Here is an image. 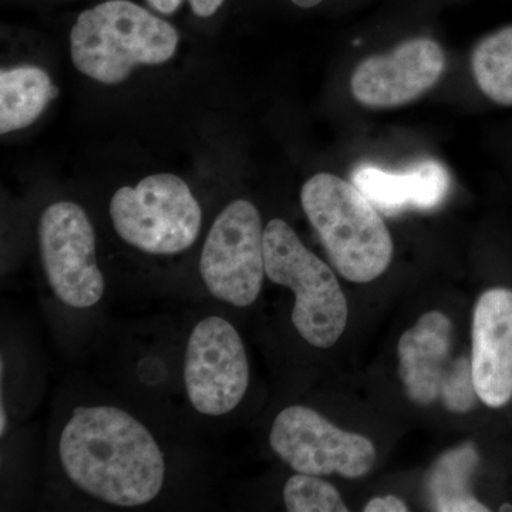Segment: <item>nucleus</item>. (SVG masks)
Returning a JSON list of instances; mask_svg holds the SVG:
<instances>
[{
    "instance_id": "15",
    "label": "nucleus",
    "mask_w": 512,
    "mask_h": 512,
    "mask_svg": "<svg viewBox=\"0 0 512 512\" xmlns=\"http://www.w3.org/2000/svg\"><path fill=\"white\" fill-rule=\"evenodd\" d=\"M477 464L478 451L473 443L453 448L437 460L427 478V493L434 511H490L471 494L470 480Z\"/></svg>"
},
{
    "instance_id": "22",
    "label": "nucleus",
    "mask_w": 512,
    "mask_h": 512,
    "mask_svg": "<svg viewBox=\"0 0 512 512\" xmlns=\"http://www.w3.org/2000/svg\"><path fill=\"white\" fill-rule=\"evenodd\" d=\"M320 2H323V0H292V3L303 9L313 8V6L319 5Z\"/></svg>"
},
{
    "instance_id": "5",
    "label": "nucleus",
    "mask_w": 512,
    "mask_h": 512,
    "mask_svg": "<svg viewBox=\"0 0 512 512\" xmlns=\"http://www.w3.org/2000/svg\"><path fill=\"white\" fill-rule=\"evenodd\" d=\"M117 235L150 255H175L197 241L202 225L200 202L174 174H154L136 187H123L110 201Z\"/></svg>"
},
{
    "instance_id": "3",
    "label": "nucleus",
    "mask_w": 512,
    "mask_h": 512,
    "mask_svg": "<svg viewBox=\"0 0 512 512\" xmlns=\"http://www.w3.org/2000/svg\"><path fill=\"white\" fill-rule=\"evenodd\" d=\"M301 202L343 278L367 284L386 272L393 258L392 237L375 205L355 184L316 174L303 184Z\"/></svg>"
},
{
    "instance_id": "20",
    "label": "nucleus",
    "mask_w": 512,
    "mask_h": 512,
    "mask_svg": "<svg viewBox=\"0 0 512 512\" xmlns=\"http://www.w3.org/2000/svg\"><path fill=\"white\" fill-rule=\"evenodd\" d=\"M184 0H147L148 5L163 15H173L180 8Z\"/></svg>"
},
{
    "instance_id": "13",
    "label": "nucleus",
    "mask_w": 512,
    "mask_h": 512,
    "mask_svg": "<svg viewBox=\"0 0 512 512\" xmlns=\"http://www.w3.org/2000/svg\"><path fill=\"white\" fill-rule=\"evenodd\" d=\"M352 181L386 215L399 214L407 208L434 210L447 197L451 184L446 167L433 160L403 173L362 165L353 173Z\"/></svg>"
},
{
    "instance_id": "14",
    "label": "nucleus",
    "mask_w": 512,
    "mask_h": 512,
    "mask_svg": "<svg viewBox=\"0 0 512 512\" xmlns=\"http://www.w3.org/2000/svg\"><path fill=\"white\" fill-rule=\"evenodd\" d=\"M57 93L49 74L40 67L26 64L2 70L0 133H12L35 123Z\"/></svg>"
},
{
    "instance_id": "17",
    "label": "nucleus",
    "mask_w": 512,
    "mask_h": 512,
    "mask_svg": "<svg viewBox=\"0 0 512 512\" xmlns=\"http://www.w3.org/2000/svg\"><path fill=\"white\" fill-rule=\"evenodd\" d=\"M284 503L289 512H348V505L332 484L319 476L298 473L286 481Z\"/></svg>"
},
{
    "instance_id": "11",
    "label": "nucleus",
    "mask_w": 512,
    "mask_h": 512,
    "mask_svg": "<svg viewBox=\"0 0 512 512\" xmlns=\"http://www.w3.org/2000/svg\"><path fill=\"white\" fill-rule=\"evenodd\" d=\"M446 56L431 39H410L386 55L367 57L350 79L353 97L370 109H392L419 99L439 82Z\"/></svg>"
},
{
    "instance_id": "2",
    "label": "nucleus",
    "mask_w": 512,
    "mask_h": 512,
    "mask_svg": "<svg viewBox=\"0 0 512 512\" xmlns=\"http://www.w3.org/2000/svg\"><path fill=\"white\" fill-rule=\"evenodd\" d=\"M177 30L130 0L84 10L70 33L74 66L90 79L119 84L138 66H157L177 52Z\"/></svg>"
},
{
    "instance_id": "10",
    "label": "nucleus",
    "mask_w": 512,
    "mask_h": 512,
    "mask_svg": "<svg viewBox=\"0 0 512 512\" xmlns=\"http://www.w3.org/2000/svg\"><path fill=\"white\" fill-rule=\"evenodd\" d=\"M184 384L191 406L204 416H225L244 399L249 386L247 349L227 319L207 316L192 329Z\"/></svg>"
},
{
    "instance_id": "7",
    "label": "nucleus",
    "mask_w": 512,
    "mask_h": 512,
    "mask_svg": "<svg viewBox=\"0 0 512 512\" xmlns=\"http://www.w3.org/2000/svg\"><path fill=\"white\" fill-rule=\"evenodd\" d=\"M264 227L252 202L232 201L215 218L202 247L200 274L218 301L247 308L265 279Z\"/></svg>"
},
{
    "instance_id": "1",
    "label": "nucleus",
    "mask_w": 512,
    "mask_h": 512,
    "mask_svg": "<svg viewBox=\"0 0 512 512\" xmlns=\"http://www.w3.org/2000/svg\"><path fill=\"white\" fill-rule=\"evenodd\" d=\"M59 458L77 490L114 507H141L164 487L165 458L156 437L119 407L74 409L60 433Z\"/></svg>"
},
{
    "instance_id": "19",
    "label": "nucleus",
    "mask_w": 512,
    "mask_h": 512,
    "mask_svg": "<svg viewBox=\"0 0 512 512\" xmlns=\"http://www.w3.org/2000/svg\"><path fill=\"white\" fill-rule=\"evenodd\" d=\"M224 0H190L192 12L200 18H210L221 8Z\"/></svg>"
},
{
    "instance_id": "8",
    "label": "nucleus",
    "mask_w": 512,
    "mask_h": 512,
    "mask_svg": "<svg viewBox=\"0 0 512 512\" xmlns=\"http://www.w3.org/2000/svg\"><path fill=\"white\" fill-rule=\"evenodd\" d=\"M43 269L56 298L73 309H89L103 299L106 281L97 262L96 232L79 204L59 201L39 221Z\"/></svg>"
},
{
    "instance_id": "6",
    "label": "nucleus",
    "mask_w": 512,
    "mask_h": 512,
    "mask_svg": "<svg viewBox=\"0 0 512 512\" xmlns=\"http://www.w3.org/2000/svg\"><path fill=\"white\" fill-rule=\"evenodd\" d=\"M399 375L413 403L429 406L441 399L448 412L476 407L471 359L453 356V325L444 313H424L397 345Z\"/></svg>"
},
{
    "instance_id": "21",
    "label": "nucleus",
    "mask_w": 512,
    "mask_h": 512,
    "mask_svg": "<svg viewBox=\"0 0 512 512\" xmlns=\"http://www.w3.org/2000/svg\"><path fill=\"white\" fill-rule=\"evenodd\" d=\"M9 417L5 410V403L2 400V406H0V434L2 437L5 436L6 430H8Z\"/></svg>"
},
{
    "instance_id": "16",
    "label": "nucleus",
    "mask_w": 512,
    "mask_h": 512,
    "mask_svg": "<svg viewBox=\"0 0 512 512\" xmlns=\"http://www.w3.org/2000/svg\"><path fill=\"white\" fill-rule=\"evenodd\" d=\"M481 92L500 106H512V26L485 36L471 56Z\"/></svg>"
},
{
    "instance_id": "18",
    "label": "nucleus",
    "mask_w": 512,
    "mask_h": 512,
    "mask_svg": "<svg viewBox=\"0 0 512 512\" xmlns=\"http://www.w3.org/2000/svg\"><path fill=\"white\" fill-rule=\"evenodd\" d=\"M365 512H407L409 507L394 495L373 498L366 504Z\"/></svg>"
},
{
    "instance_id": "12",
    "label": "nucleus",
    "mask_w": 512,
    "mask_h": 512,
    "mask_svg": "<svg viewBox=\"0 0 512 512\" xmlns=\"http://www.w3.org/2000/svg\"><path fill=\"white\" fill-rule=\"evenodd\" d=\"M471 369L478 399L500 409L512 400V291L493 288L476 303Z\"/></svg>"
},
{
    "instance_id": "23",
    "label": "nucleus",
    "mask_w": 512,
    "mask_h": 512,
    "mask_svg": "<svg viewBox=\"0 0 512 512\" xmlns=\"http://www.w3.org/2000/svg\"><path fill=\"white\" fill-rule=\"evenodd\" d=\"M500 511H512L511 505H503V507L500 508Z\"/></svg>"
},
{
    "instance_id": "4",
    "label": "nucleus",
    "mask_w": 512,
    "mask_h": 512,
    "mask_svg": "<svg viewBox=\"0 0 512 512\" xmlns=\"http://www.w3.org/2000/svg\"><path fill=\"white\" fill-rule=\"evenodd\" d=\"M264 256L266 278L295 295L292 323L299 336L313 348H332L349 316L335 272L281 218L269 221L264 229Z\"/></svg>"
},
{
    "instance_id": "9",
    "label": "nucleus",
    "mask_w": 512,
    "mask_h": 512,
    "mask_svg": "<svg viewBox=\"0 0 512 512\" xmlns=\"http://www.w3.org/2000/svg\"><path fill=\"white\" fill-rule=\"evenodd\" d=\"M269 444L292 470L311 476L360 478L376 461V448L367 437L340 430L306 406H289L276 416Z\"/></svg>"
}]
</instances>
